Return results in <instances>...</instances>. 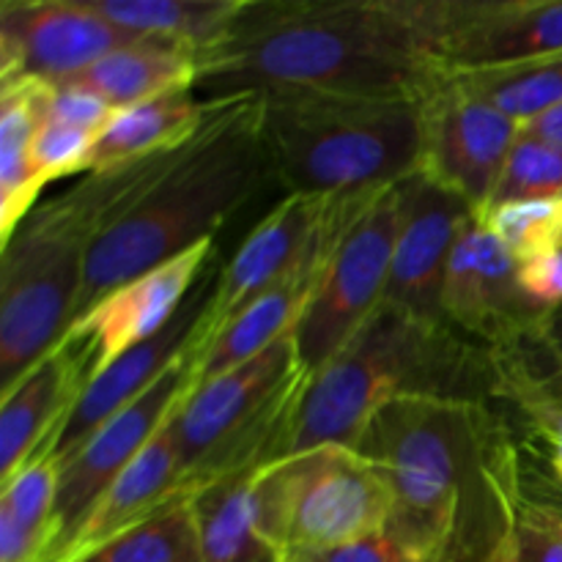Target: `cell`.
<instances>
[{"mask_svg":"<svg viewBox=\"0 0 562 562\" xmlns=\"http://www.w3.org/2000/svg\"><path fill=\"white\" fill-rule=\"evenodd\" d=\"M113 115L115 110L110 108L108 102H102L99 97H93V93L80 91V88H69V86L49 88L47 121L71 126V130L91 132V135L99 137Z\"/></svg>","mask_w":562,"mask_h":562,"instance_id":"obj_34","label":"cell"},{"mask_svg":"<svg viewBox=\"0 0 562 562\" xmlns=\"http://www.w3.org/2000/svg\"><path fill=\"white\" fill-rule=\"evenodd\" d=\"M497 562H562V516L521 499L514 532Z\"/></svg>","mask_w":562,"mask_h":562,"instance_id":"obj_32","label":"cell"},{"mask_svg":"<svg viewBox=\"0 0 562 562\" xmlns=\"http://www.w3.org/2000/svg\"><path fill=\"white\" fill-rule=\"evenodd\" d=\"M442 313L450 327L477 338L486 349L549 316V311L521 291L519 261L477 214H472L456 239L445 278Z\"/></svg>","mask_w":562,"mask_h":562,"instance_id":"obj_16","label":"cell"},{"mask_svg":"<svg viewBox=\"0 0 562 562\" xmlns=\"http://www.w3.org/2000/svg\"><path fill=\"white\" fill-rule=\"evenodd\" d=\"M340 198H333L327 231H324L322 241L313 247L311 256L294 272L285 274L280 283L263 291L261 296H256L234 322L225 324L223 333L214 335V340L203 349L201 360H198L195 384L223 376L225 371L263 355L269 346H274L280 338L294 333L296 324L305 316L307 305H311L313 294H316L318 283H322L329 247H333L335 231H338Z\"/></svg>","mask_w":562,"mask_h":562,"instance_id":"obj_20","label":"cell"},{"mask_svg":"<svg viewBox=\"0 0 562 562\" xmlns=\"http://www.w3.org/2000/svg\"><path fill=\"white\" fill-rule=\"evenodd\" d=\"M214 258V239L170 258L162 267L137 274L104 296L93 311L77 318L69 333L86 335L93 346V373H102L119 357L162 333L181 311Z\"/></svg>","mask_w":562,"mask_h":562,"instance_id":"obj_18","label":"cell"},{"mask_svg":"<svg viewBox=\"0 0 562 562\" xmlns=\"http://www.w3.org/2000/svg\"><path fill=\"white\" fill-rule=\"evenodd\" d=\"M415 9L448 75L562 55V0H415Z\"/></svg>","mask_w":562,"mask_h":562,"instance_id":"obj_10","label":"cell"},{"mask_svg":"<svg viewBox=\"0 0 562 562\" xmlns=\"http://www.w3.org/2000/svg\"><path fill=\"white\" fill-rule=\"evenodd\" d=\"M93 373V346L69 333L9 393L0 395V486L9 483L49 437Z\"/></svg>","mask_w":562,"mask_h":562,"instance_id":"obj_19","label":"cell"},{"mask_svg":"<svg viewBox=\"0 0 562 562\" xmlns=\"http://www.w3.org/2000/svg\"><path fill=\"white\" fill-rule=\"evenodd\" d=\"M209 108V99H198L192 88H179L126 110H115L99 135L88 173L181 146L201 130Z\"/></svg>","mask_w":562,"mask_h":562,"instance_id":"obj_25","label":"cell"},{"mask_svg":"<svg viewBox=\"0 0 562 562\" xmlns=\"http://www.w3.org/2000/svg\"><path fill=\"white\" fill-rule=\"evenodd\" d=\"M307 382L291 333L223 376L195 384L173 415L187 492L289 459Z\"/></svg>","mask_w":562,"mask_h":562,"instance_id":"obj_7","label":"cell"},{"mask_svg":"<svg viewBox=\"0 0 562 562\" xmlns=\"http://www.w3.org/2000/svg\"><path fill=\"white\" fill-rule=\"evenodd\" d=\"M521 135L536 137V140L547 143V146H554L562 151V104L547 110V113L536 115V119L525 121V124H521Z\"/></svg>","mask_w":562,"mask_h":562,"instance_id":"obj_38","label":"cell"},{"mask_svg":"<svg viewBox=\"0 0 562 562\" xmlns=\"http://www.w3.org/2000/svg\"><path fill=\"white\" fill-rule=\"evenodd\" d=\"M516 412L525 420L527 437L541 445L547 472L562 481V379L516 401Z\"/></svg>","mask_w":562,"mask_h":562,"instance_id":"obj_33","label":"cell"},{"mask_svg":"<svg viewBox=\"0 0 562 562\" xmlns=\"http://www.w3.org/2000/svg\"><path fill=\"white\" fill-rule=\"evenodd\" d=\"M217 274L220 269L214 263H209L201 283L195 285L190 300L181 305V311L176 313L173 322L162 333H157L146 344L130 349L113 366H108L102 373L91 376V382L86 384L80 398L75 401L66 420L44 442V448L38 453L53 456L58 461V467H64L99 428L108 426L130 404H135L181 357L190 355L195 346L206 349L209 340H212V316H209V307H212L214 300Z\"/></svg>","mask_w":562,"mask_h":562,"instance_id":"obj_12","label":"cell"},{"mask_svg":"<svg viewBox=\"0 0 562 562\" xmlns=\"http://www.w3.org/2000/svg\"><path fill=\"white\" fill-rule=\"evenodd\" d=\"M296 562H423L412 558L406 549H401L398 543L390 541L384 532L371 538H362V541L346 543V547L327 549V552H311V554H296L289 558Z\"/></svg>","mask_w":562,"mask_h":562,"instance_id":"obj_35","label":"cell"},{"mask_svg":"<svg viewBox=\"0 0 562 562\" xmlns=\"http://www.w3.org/2000/svg\"><path fill=\"white\" fill-rule=\"evenodd\" d=\"M547 335H549V340L554 344V349H558V355L562 360V305L554 307V311H549Z\"/></svg>","mask_w":562,"mask_h":562,"instance_id":"obj_39","label":"cell"},{"mask_svg":"<svg viewBox=\"0 0 562 562\" xmlns=\"http://www.w3.org/2000/svg\"><path fill=\"white\" fill-rule=\"evenodd\" d=\"M97 140L99 137L91 132L44 121L31 146V165L38 184L44 187L47 181L64 179V176L88 173Z\"/></svg>","mask_w":562,"mask_h":562,"instance_id":"obj_31","label":"cell"},{"mask_svg":"<svg viewBox=\"0 0 562 562\" xmlns=\"http://www.w3.org/2000/svg\"><path fill=\"white\" fill-rule=\"evenodd\" d=\"M82 562H203L192 494L157 510Z\"/></svg>","mask_w":562,"mask_h":562,"instance_id":"obj_28","label":"cell"},{"mask_svg":"<svg viewBox=\"0 0 562 562\" xmlns=\"http://www.w3.org/2000/svg\"><path fill=\"white\" fill-rule=\"evenodd\" d=\"M184 146L82 176L33 209L5 241L0 252V395L69 335L93 241L146 195Z\"/></svg>","mask_w":562,"mask_h":562,"instance_id":"obj_4","label":"cell"},{"mask_svg":"<svg viewBox=\"0 0 562 562\" xmlns=\"http://www.w3.org/2000/svg\"><path fill=\"white\" fill-rule=\"evenodd\" d=\"M261 102L263 146L289 195H360L420 173L426 97L272 88Z\"/></svg>","mask_w":562,"mask_h":562,"instance_id":"obj_6","label":"cell"},{"mask_svg":"<svg viewBox=\"0 0 562 562\" xmlns=\"http://www.w3.org/2000/svg\"><path fill=\"white\" fill-rule=\"evenodd\" d=\"M333 198L285 195L239 245L228 263L220 269L212 316V340L234 322L256 296L294 272L322 241L329 223ZM209 340V344H212Z\"/></svg>","mask_w":562,"mask_h":562,"instance_id":"obj_17","label":"cell"},{"mask_svg":"<svg viewBox=\"0 0 562 562\" xmlns=\"http://www.w3.org/2000/svg\"><path fill=\"white\" fill-rule=\"evenodd\" d=\"M521 291L543 311L562 305V250L536 258L519 267Z\"/></svg>","mask_w":562,"mask_h":562,"instance_id":"obj_36","label":"cell"},{"mask_svg":"<svg viewBox=\"0 0 562 562\" xmlns=\"http://www.w3.org/2000/svg\"><path fill=\"white\" fill-rule=\"evenodd\" d=\"M445 77L415 0H245L228 31L198 49L209 99L272 88L428 97Z\"/></svg>","mask_w":562,"mask_h":562,"instance_id":"obj_2","label":"cell"},{"mask_svg":"<svg viewBox=\"0 0 562 562\" xmlns=\"http://www.w3.org/2000/svg\"><path fill=\"white\" fill-rule=\"evenodd\" d=\"M173 415L165 420V426L143 448V453L121 472L119 481L104 492V497L99 499L91 516L82 521V527L71 538V543L60 554L58 562H82L88 554L102 549L104 543L124 536L126 530L137 527L140 521L151 519L157 510L168 508L170 503L190 494L184 488V477H181Z\"/></svg>","mask_w":562,"mask_h":562,"instance_id":"obj_21","label":"cell"},{"mask_svg":"<svg viewBox=\"0 0 562 562\" xmlns=\"http://www.w3.org/2000/svg\"><path fill=\"white\" fill-rule=\"evenodd\" d=\"M245 0H88L97 14L135 36L173 38L203 49L217 42Z\"/></svg>","mask_w":562,"mask_h":562,"instance_id":"obj_26","label":"cell"},{"mask_svg":"<svg viewBox=\"0 0 562 562\" xmlns=\"http://www.w3.org/2000/svg\"><path fill=\"white\" fill-rule=\"evenodd\" d=\"M49 82L14 80L0 86V247L36 209L38 184L31 146L47 121Z\"/></svg>","mask_w":562,"mask_h":562,"instance_id":"obj_24","label":"cell"},{"mask_svg":"<svg viewBox=\"0 0 562 562\" xmlns=\"http://www.w3.org/2000/svg\"><path fill=\"white\" fill-rule=\"evenodd\" d=\"M93 93L113 110L148 102L168 91L198 86V49L173 38L143 36L88 66L80 75L58 82Z\"/></svg>","mask_w":562,"mask_h":562,"instance_id":"obj_22","label":"cell"},{"mask_svg":"<svg viewBox=\"0 0 562 562\" xmlns=\"http://www.w3.org/2000/svg\"><path fill=\"white\" fill-rule=\"evenodd\" d=\"M357 453L384 475V536L423 562H497L521 508V445L483 401L404 395Z\"/></svg>","mask_w":562,"mask_h":562,"instance_id":"obj_1","label":"cell"},{"mask_svg":"<svg viewBox=\"0 0 562 562\" xmlns=\"http://www.w3.org/2000/svg\"><path fill=\"white\" fill-rule=\"evenodd\" d=\"M252 477L256 470L236 472L192 494L203 562H289L269 536Z\"/></svg>","mask_w":562,"mask_h":562,"instance_id":"obj_23","label":"cell"},{"mask_svg":"<svg viewBox=\"0 0 562 562\" xmlns=\"http://www.w3.org/2000/svg\"><path fill=\"white\" fill-rule=\"evenodd\" d=\"M448 77H453L456 86L464 88L470 97L488 102L519 124L562 104V55L505 66V69L464 71Z\"/></svg>","mask_w":562,"mask_h":562,"instance_id":"obj_27","label":"cell"},{"mask_svg":"<svg viewBox=\"0 0 562 562\" xmlns=\"http://www.w3.org/2000/svg\"><path fill=\"white\" fill-rule=\"evenodd\" d=\"M404 395L483 401L494 395L486 349L382 305L324 368L311 373L289 456L357 450L368 423Z\"/></svg>","mask_w":562,"mask_h":562,"instance_id":"obj_5","label":"cell"},{"mask_svg":"<svg viewBox=\"0 0 562 562\" xmlns=\"http://www.w3.org/2000/svg\"><path fill=\"white\" fill-rule=\"evenodd\" d=\"M481 220L519 267L562 250V198L503 203L481 214Z\"/></svg>","mask_w":562,"mask_h":562,"instance_id":"obj_29","label":"cell"},{"mask_svg":"<svg viewBox=\"0 0 562 562\" xmlns=\"http://www.w3.org/2000/svg\"><path fill=\"white\" fill-rule=\"evenodd\" d=\"M398 225V184L340 198L338 231L322 283L294 329L307 373L327 366L382 307Z\"/></svg>","mask_w":562,"mask_h":562,"instance_id":"obj_8","label":"cell"},{"mask_svg":"<svg viewBox=\"0 0 562 562\" xmlns=\"http://www.w3.org/2000/svg\"><path fill=\"white\" fill-rule=\"evenodd\" d=\"M519 135V121L470 97L456 86L453 77H445L426 97L420 173L456 192L481 217L492 203Z\"/></svg>","mask_w":562,"mask_h":562,"instance_id":"obj_14","label":"cell"},{"mask_svg":"<svg viewBox=\"0 0 562 562\" xmlns=\"http://www.w3.org/2000/svg\"><path fill=\"white\" fill-rule=\"evenodd\" d=\"M203 355V346H195L181 357L157 384L146 390L135 404L115 415L108 426L99 428L64 467H60L58 499L53 514V543L42 562H58L60 554L77 536L82 521L91 516L99 499L121 477V472L143 453L148 442L157 437L176 406L195 387V368Z\"/></svg>","mask_w":562,"mask_h":562,"instance_id":"obj_11","label":"cell"},{"mask_svg":"<svg viewBox=\"0 0 562 562\" xmlns=\"http://www.w3.org/2000/svg\"><path fill=\"white\" fill-rule=\"evenodd\" d=\"M289 562H296V560H289Z\"/></svg>","mask_w":562,"mask_h":562,"instance_id":"obj_40","label":"cell"},{"mask_svg":"<svg viewBox=\"0 0 562 562\" xmlns=\"http://www.w3.org/2000/svg\"><path fill=\"white\" fill-rule=\"evenodd\" d=\"M140 38L97 14L88 0H3L0 86L14 80L58 86Z\"/></svg>","mask_w":562,"mask_h":562,"instance_id":"obj_13","label":"cell"},{"mask_svg":"<svg viewBox=\"0 0 562 562\" xmlns=\"http://www.w3.org/2000/svg\"><path fill=\"white\" fill-rule=\"evenodd\" d=\"M209 102L206 121L176 162L93 241L77 318L137 274L214 239L220 225L272 176L261 93H231Z\"/></svg>","mask_w":562,"mask_h":562,"instance_id":"obj_3","label":"cell"},{"mask_svg":"<svg viewBox=\"0 0 562 562\" xmlns=\"http://www.w3.org/2000/svg\"><path fill=\"white\" fill-rule=\"evenodd\" d=\"M558 198H562V151L536 137L519 135L488 209L514 201H558Z\"/></svg>","mask_w":562,"mask_h":562,"instance_id":"obj_30","label":"cell"},{"mask_svg":"<svg viewBox=\"0 0 562 562\" xmlns=\"http://www.w3.org/2000/svg\"><path fill=\"white\" fill-rule=\"evenodd\" d=\"M398 195L401 225L382 305L415 322L445 327L448 322L442 313V291L448 263L461 228L475 212L426 173L401 181Z\"/></svg>","mask_w":562,"mask_h":562,"instance_id":"obj_15","label":"cell"},{"mask_svg":"<svg viewBox=\"0 0 562 562\" xmlns=\"http://www.w3.org/2000/svg\"><path fill=\"white\" fill-rule=\"evenodd\" d=\"M521 494L530 503L562 516V481L549 475L547 470H538V467L527 464L525 450H521Z\"/></svg>","mask_w":562,"mask_h":562,"instance_id":"obj_37","label":"cell"},{"mask_svg":"<svg viewBox=\"0 0 562 562\" xmlns=\"http://www.w3.org/2000/svg\"><path fill=\"white\" fill-rule=\"evenodd\" d=\"M280 470L289 558L346 547L387 527V481L357 450L318 448L280 459Z\"/></svg>","mask_w":562,"mask_h":562,"instance_id":"obj_9","label":"cell"}]
</instances>
